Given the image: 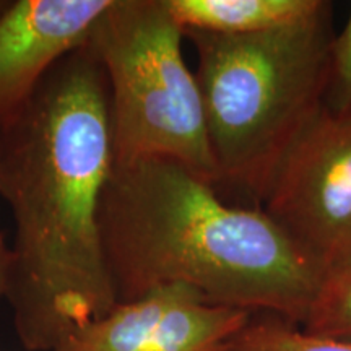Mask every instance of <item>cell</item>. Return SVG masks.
Returning a JSON list of instances; mask_svg holds the SVG:
<instances>
[{"label":"cell","mask_w":351,"mask_h":351,"mask_svg":"<svg viewBox=\"0 0 351 351\" xmlns=\"http://www.w3.org/2000/svg\"><path fill=\"white\" fill-rule=\"evenodd\" d=\"M114 166L109 88L85 43L0 127V197L15 223L7 302L26 351H52L117 306L99 210Z\"/></svg>","instance_id":"1"},{"label":"cell","mask_w":351,"mask_h":351,"mask_svg":"<svg viewBox=\"0 0 351 351\" xmlns=\"http://www.w3.org/2000/svg\"><path fill=\"white\" fill-rule=\"evenodd\" d=\"M99 228L117 304L187 285L210 304L302 326L326 280L262 208L228 204L173 160L114 165Z\"/></svg>","instance_id":"2"},{"label":"cell","mask_w":351,"mask_h":351,"mask_svg":"<svg viewBox=\"0 0 351 351\" xmlns=\"http://www.w3.org/2000/svg\"><path fill=\"white\" fill-rule=\"evenodd\" d=\"M221 184L263 199L280 161L322 111L330 83L332 3L293 25L225 36L184 32Z\"/></svg>","instance_id":"3"},{"label":"cell","mask_w":351,"mask_h":351,"mask_svg":"<svg viewBox=\"0 0 351 351\" xmlns=\"http://www.w3.org/2000/svg\"><path fill=\"white\" fill-rule=\"evenodd\" d=\"M184 38L166 0H111L86 43L108 80L114 165L163 158L217 186Z\"/></svg>","instance_id":"4"},{"label":"cell","mask_w":351,"mask_h":351,"mask_svg":"<svg viewBox=\"0 0 351 351\" xmlns=\"http://www.w3.org/2000/svg\"><path fill=\"white\" fill-rule=\"evenodd\" d=\"M262 204L324 275L351 265V109L322 108L280 161Z\"/></svg>","instance_id":"5"},{"label":"cell","mask_w":351,"mask_h":351,"mask_svg":"<svg viewBox=\"0 0 351 351\" xmlns=\"http://www.w3.org/2000/svg\"><path fill=\"white\" fill-rule=\"evenodd\" d=\"M251 313L166 285L75 330L52 351H223Z\"/></svg>","instance_id":"6"},{"label":"cell","mask_w":351,"mask_h":351,"mask_svg":"<svg viewBox=\"0 0 351 351\" xmlns=\"http://www.w3.org/2000/svg\"><path fill=\"white\" fill-rule=\"evenodd\" d=\"M111 0H10L0 13V127L49 70L86 43Z\"/></svg>","instance_id":"7"},{"label":"cell","mask_w":351,"mask_h":351,"mask_svg":"<svg viewBox=\"0 0 351 351\" xmlns=\"http://www.w3.org/2000/svg\"><path fill=\"white\" fill-rule=\"evenodd\" d=\"M184 32L241 36L309 19L324 0H166Z\"/></svg>","instance_id":"8"},{"label":"cell","mask_w":351,"mask_h":351,"mask_svg":"<svg viewBox=\"0 0 351 351\" xmlns=\"http://www.w3.org/2000/svg\"><path fill=\"white\" fill-rule=\"evenodd\" d=\"M223 351H351V341L306 332L274 314H252Z\"/></svg>","instance_id":"9"},{"label":"cell","mask_w":351,"mask_h":351,"mask_svg":"<svg viewBox=\"0 0 351 351\" xmlns=\"http://www.w3.org/2000/svg\"><path fill=\"white\" fill-rule=\"evenodd\" d=\"M301 327L315 335L351 341V265L326 276Z\"/></svg>","instance_id":"10"},{"label":"cell","mask_w":351,"mask_h":351,"mask_svg":"<svg viewBox=\"0 0 351 351\" xmlns=\"http://www.w3.org/2000/svg\"><path fill=\"white\" fill-rule=\"evenodd\" d=\"M326 104L333 111L351 109V12L343 29L333 38Z\"/></svg>","instance_id":"11"},{"label":"cell","mask_w":351,"mask_h":351,"mask_svg":"<svg viewBox=\"0 0 351 351\" xmlns=\"http://www.w3.org/2000/svg\"><path fill=\"white\" fill-rule=\"evenodd\" d=\"M13 269V252L0 231V301L7 300Z\"/></svg>","instance_id":"12"},{"label":"cell","mask_w":351,"mask_h":351,"mask_svg":"<svg viewBox=\"0 0 351 351\" xmlns=\"http://www.w3.org/2000/svg\"><path fill=\"white\" fill-rule=\"evenodd\" d=\"M8 2H10V0H0V13L5 10L7 5H8Z\"/></svg>","instance_id":"13"}]
</instances>
